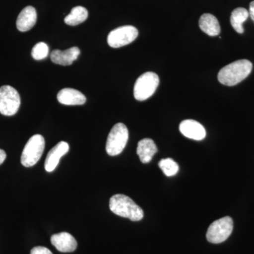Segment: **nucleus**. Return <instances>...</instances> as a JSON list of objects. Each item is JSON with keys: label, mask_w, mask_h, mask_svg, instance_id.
Segmentation results:
<instances>
[{"label": "nucleus", "mask_w": 254, "mask_h": 254, "mask_svg": "<svg viewBox=\"0 0 254 254\" xmlns=\"http://www.w3.org/2000/svg\"><path fill=\"white\" fill-rule=\"evenodd\" d=\"M252 68L253 64L249 60H237L224 66L219 71L218 81L225 86H235L250 74Z\"/></svg>", "instance_id": "1"}, {"label": "nucleus", "mask_w": 254, "mask_h": 254, "mask_svg": "<svg viewBox=\"0 0 254 254\" xmlns=\"http://www.w3.org/2000/svg\"><path fill=\"white\" fill-rule=\"evenodd\" d=\"M109 205L113 213L129 219L131 221H139L143 218V211L141 207L127 195H114L110 198Z\"/></svg>", "instance_id": "2"}, {"label": "nucleus", "mask_w": 254, "mask_h": 254, "mask_svg": "<svg viewBox=\"0 0 254 254\" xmlns=\"http://www.w3.org/2000/svg\"><path fill=\"white\" fill-rule=\"evenodd\" d=\"M46 141L43 136L36 134L28 140L21 155V163L26 168L36 165L41 159L45 150Z\"/></svg>", "instance_id": "3"}, {"label": "nucleus", "mask_w": 254, "mask_h": 254, "mask_svg": "<svg viewBox=\"0 0 254 254\" xmlns=\"http://www.w3.org/2000/svg\"><path fill=\"white\" fill-rule=\"evenodd\" d=\"M128 139V131L123 123L115 125L108 135L106 143V151L111 156L120 154L126 146Z\"/></svg>", "instance_id": "4"}, {"label": "nucleus", "mask_w": 254, "mask_h": 254, "mask_svg": "<svg viewBox=\"0 0 254 254\" xmlns=\"http://www.w3.org/2000/svg\"><path fill=\"white\" fill-rule=\"evenodd\" d=\"M159 77L154 72H145L135 83L133 95L135 99L143 101L154 94L159 85Z\"/></svg>", "instance_id": "5"}, {"label": "nucleus", "mask_w": 254, "mask_h": 254, "mask_svg": "<svg viewBox=\"0 0 254 254\" xmlns=\"http://www.w3.org/2000/svg\"><path fill=\"white\" fill-rule=\"evenodd\" d=\"M233 230V220L230 217H224L215 220L209 226L206 238L212 244H220L226 241Z\"/></svg>", "instance_id": "6"}, {"label": "nucleus", "mask_w": 254, "mask_h": 254, "mask_svg": "<svg viewBox=\"0 0 254 254\" xmlns=\"http://www.w3.org/2000/svg\"><path fill=\"white\" fill-rule=\"evenodd\" d=\"M21 105L19 93L11 86L0 88V113L5 116H13L17 113Z\"/></svg>", "instance_id": "7"}, {"label": "nucleus", "mask_w": 254, "mask_h": 254, "mask_svg": "<svg viewBox=\"0 0 254 254\" xmlns=\"http://www.w3.org/2000/svg\"><path fill=\"white\" fill-rule=\"evenodd\" d=\"M138 35V30L134 26H121L110 32L108 36V45L113 48H121L134 41Z\"/></svg>", "instance_id": "8"}, {"label": "nucleus", "mask_w": 254, "mask_h": 254, "mask_svg": "<svg viewBox=\"0 0 254 254\" xmlns=\"http://www.w3.org/2000/svg\"><path fill=\"white\" fill-rule=\"evenodd\" d=\"M180 131L190 139L201 141L206 136L205 128L199 123L193 120H184L180 125Z\"/></svg>", "instance_id": "9"}, {"label": "nucleus", "mask_w": 254, "mask_h": 254, "mask_svg": "<svg viewBox=\"0 0 254 254\" xmlns=\"http://www.w3.org/2000/svg\"><path fill=\"white\" fill-rule=\"evenodd\" d=\"M69 145L65 141H60L50 150L45 162V169L50 173L55 170L59 164L60 158L68 153Z\"/></svg>", "instance_id": "10"}, {"label": "nucleus", "mask_w": 254, "mask_h": 254, "mask_svg": "<svg viewBox=\"0 0 254 254\" xmlns=\"http://www.w3.org/2000/svg\"><path fill=\"white\" fill-rule=\"evenodd\" d=\"M51 243L57 250L63 253L74 252L77 248V242L68 232H61L53 235Z\"/></svg>", "instance_id": "11"}, {"label": "nucleus", "mask_w": 254, "mask_h": 254, "mask_svg": "<svg viewBox=\"0 0 254 254\" xmlns=\"http://www.w3.org/2000/svg\"><path fill=\"white\" fill-rule=\"evenodd\" d=\"M80 55V49L73 47L66 50H55L50 54V58L53 63L63 66H68L77 60Z\"/></svg>", "instance_id": "12"}, {"label": "nucleus", "mask_w": 254, "mask_h": 254, "mask_svg": "<svg viewBox=\"0 0 254 254\" xmlns=\"http://www.w3.org/2000/svg\"><path fill=\"white\" fill-rule=\"evenodd\" d=\"M57 98L61 104L65 105H81L86 101V96L73 88H63L58 93Z\"/></svg>", "instance_id": "13"}, {"label": "nucleus", "mask_w": 254, "mask_h": 254, "mask_svg": "<svg viewBox=\"0 0 254 254\" xmlns=\"http://www.w3.org/2000/svg\"><path fill=\"white\" fill-rule=\"evenodd\" d=\"M37 12L34 7L28 6L21 11L16 20V27L18 31L26 32L31 30L36 24Z\"/></svg>", "instance_id": "14"}, {"label": "nucleus", "mask_w": 254, "mask_h": 254, "mask_svg": "<svg viewBox=\"0 0 254 254\" xmlns=\"http://www.w3.org/2000/svg\"><path fill=\"white\" fill-rule=\"evenodd\" d=\"M157 152L158 148L156 145L150 138H144L138 142L136 153L141 163H150Z\"/></svg>", "instance_id": "15"}, {"label": "nucleus", "mask_w": 254, "mask_h": 254, "mask_svg": "<svg viewBox=\"0 0 254 254\" xmlns=\"http://www.w3.org/2000/svg\"><path fill=\"white\" fill-rule=\"evenodd\" d=\"M199 27L202 31L210 36H218L221 30L218 18L210 14H204L200 16Z\"/></svg>", "instance_id": "16"}, {"label": "nucleus", "mask_w": 254, "mask_h": 254, "mask_svg": "<svg viewBox=\"0 0 254 254\" xmlns=\"http://www.w3.org/2000/svg\"><path fill=\"white\" fill-rule=\"evenodd\" d=\"M249 16H250V12L245 8H237L232 11L231 17H230V23L235 31L240 34L245 32L243 23L247 21Z\"/></svg>", "instance_id": "17"}, {"label": "nucleus", "mask_w": 254, "mask_h": 254, "mask_svg": "<svg viewBox=\"0 0 254 254\" xmlns=\"http://www.w3.org/2000/svg\"><path fill=\"white\" fill-rule=\"evenodd\" d=\"M88 16V10L83 6H78L71 9V13L64 18V22L68 26H75L84 22Z\"/></svg>", "instance_id": "18"}, {"label": "nucleus", "mask_w": 254, "mask_h": 254, "mask_svg": "<svg viewBox=\"0 0 254 254\" xmlns=\"http://www.w3.org/2000/svg\"><path fill=\"white\" fill-rule=\"evenodd\" d=\"M158 166L167 177L174 176L179 171L178 164L172 158L163 159L159 162Z\"/></svg>", "instance_id": "19"}, {"label": "nucleus", "mask_w": 254, "mask_h": 254, "mask_svg": "<svg viewBox=\"0 0 254 254\" xmlns=\"http://www.w3.org/2000/svg\"><path fill=\"white\" fill-rule=\"evenodd\" d=\"M49 54V48L48 45L43 42L37 43L32 50L31 55L33 59L42 60L46 58Z\"/></svg>", "instance_id": "20"}, {"label": "nucleus", "mask_w": 254, "mask_h": 254, "mask_svg": "<svg viewBox=\"0 0 254 254\" xmlns=\"http://www.w3.org/2000/svg\"><path fill=\"white\" fill-rule=\"evenodd\" d=\"M31 254H53V253L46 247H36L32 249Z\"/></svg>", "instance_id": "21"}, {"label": "nucleus", "mask_w": 254, "mask_h": 254, "mask_svg": "<svg viewBox=\"0 0 254 254\" xmlns=\"http://www.w3.org/2000/svg\"><path fill=\"white\" fill-rule=\"evenodd\" d=\"M250 16L252 18V21L254 22V1H252L250 4Z\"/></svg>", "instance_id": "22"}, {"label": "nucleus", "mask_w": 254, "mask_h": 254, "mask_svg": "<svg viewBox=\"0 0 254 254\" xmlns=\"http://www.w3.org/2000/svg\"><path fill=\"white\" fill-rule=\"evenodd\" d=\"M6 158V154L4 150L0 149V165L4 163L5 159Z\"/></svg>", "instance_id": "23"}]
</instances>
